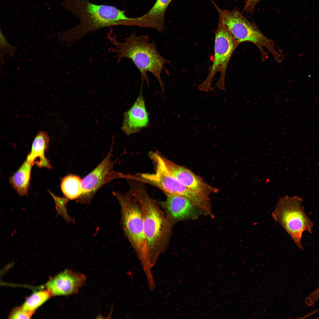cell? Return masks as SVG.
I'll use <instances>...</instances> for the list:
<instances>
[{"label": "cell", "mask_w": 319, "mask_h": 319, "mask_svg": "<svg viewBox=\"0 0 319 319\" xmlns=\"http://www.w3.org/2000/svg\"><path fill=\"white\" fill-rule=\"evenodd\" d=\"M161 155L168 170L180 183L208 201L206 186L197 176L187 169Z\"/></svg>", "instance_id": "4fadbf2b"}, {"label": "cell", "mask_w": 319, "mask_h": 319, "mask_svg": "<svg viewBox=\"0 0 319 319\" xmlns=\"http://www.w3.org/2000/svg\"><path fill=\"white\" fill-rule=\"evenodd\" d=\"M212 1L218 13L219 21L238 43L248 42L254 44L259 49L263 60L268 56L265 49L276 61H282L283 56L273 41L264 35L254 23L248 21L237 8L232 10L222 9Z\"/></svg>", "instance_id": "277c9868"}, {"label": "cell", "mask_w": 319, "mask_h": 319, "mask_svg": "<svg viewBox=\"0 0 319 319\" xmlns=\"http://www.w3.org/2000/svg\"><path fill=\"white\" fill-rule=\"evenodd\" d=\"M63 1L64 7L80 20L77 25L59 34L60 40L68 46L89 32L105 27L132 25L135 20L114 6L97 5L88 0Z\"/></svg>", "instance_id": "6da1fadb"}, {"label": "cell", "mask_w": 319, "mask_h": 319, "mask_svg": "<svg viewBox=\"0 0 319 319\" xmlns=\"http://www.w3.org/2000/svg\"><path fill=\"white\" fill-rule=\"evenodd\" d=\"M50 193L54 200L57 215L61 216L68 222L73 221V219L68 214L66 207V204L69 200L65 196L61 197L51 192Z\"/></svg>", "instance_id": "d6986e66"}, {"label": "cell", "mask_w": 319, "mask_h": 319, "mask_svg": "<svg viewBox=\"0 0 319 319\" xmlns=\"http://www.w3.org/2000/svg\"><path fill=\"white\" fill-rule=\"evenodd\" d=\"M86 280L83 274L68 269L51 279L46 286L52 296L69 295L77 293Z\"/></svg>", "instance_id": "8fae6325"}, {"label": "cell", "mask_w": 319, "mask_h": 319, "mask_svg": "<svg viewBox=\"0 0 319 319\" xmlns=\"http://www.w3.org/2000/svg\"><path fill=\"white\" fill-rule=\"evenodd\" d=\"M34 313L24 309L22 306L14 308L9 316L10 319H30Z\"/></svg>", "instance_id": "44dd1931"}, {"label": "cell", "mask_w": 319, "mask_h": 319, "mask_svg": "<svg viewBox=\"0 0 319 319\" xmlns=\"http://www.w3.org/2000/svg\"><path fill=\"white\" fill-rule=\"evenodd\" d=\"M165 201H158L163 208L167 218L172 225L178 221L197 217L203 210L187 198L175 194H166Z\"/></svg>", "instance_id": "30bf717a"}, {"label": "cell", "mask_w": 319, "mask_h": 319, "mask_svg": "<svg viewBox=\"0 0 319 319\" xmlns=\"http://www.w3.org/2000/svg\"><path fill=\"white\" fill-rule=\"evenodd\" d=\"M32 166L26 160L14 174L9 178V183L19 196L28 193Z\"/></svg>", "instance_id": "2e32d148"}, {"label": "cell", "mask_w": 319, "mask_h": 319, "mask_svg": "<svg viewBox=\"0 0 319 319\" xmlns=\"http://www.w3.org/2000/svg\"><path fill=\"white\" fill-rule=\"evenodd\" d=\"M261 0H246L243 10L246 12L251 13L255 9L256 5Z\"/></svg>", "instance_id": "603a6c76"}, {"label": "cell", "mask_w": 319, "mask_h": 319, "mask_svg": "<svg viewBox=\"0 0 319 319\" xmlns=\"http://www.w3.org/2000/svg\"><path fill=\"white\" fill-rule=\"evenodd\" d=\"M49 142L50 138L46 132L42 131L38 132L35 137L31 152L26 160L32 165L36 164L40 168H51L49 161L45 155Z\"/></svg>", "instance_id": "5bb4252c"}, {"label": "cell", "mask_w": 319, "mask_h": 319, "mask_svg": "<svg viewBox=\"0 0 319 319\" xmlns=\"http://www.w3.org/2000/svg\"><path fill=\"white\" fill-rule=\"evenodd\" d=\"M52 295L47 289L36 292L28 297L22 305L25 310L34 313Z\"/></svg>", "instance_id": "ac0fdd59"}, {"label": "cell", "mask_w": 319, "mask_h": 319, "mask_svg": "<svg viewBox=\"0 0 319 319\" xmlns=\"http://www.w3.org/2000/svg\"><path fill=\"white\" fill-rule=\"evenodd\" d=\"M319 299V286L310 293L305 300V302L308 306H313L315 302Z\"/></svg>", "instance_id": "7402d4cb"}, {"label": "cell", "mask_w": 319, "mask_h": 319, "mask_svg": "<svg viewBox=\"0 0 319 319\" xmlns=\"http://www.w3.org/2000/svg\"><path fill=\"white\" fill-rule=\"evenodd\" d=\"M110 40L116 47L110 51L115 52L117 62L123 58L131 60L139 71L142 82L149 83L148 73L152 74L157 80L164 93L165 84L161 77L166 64L169 62L158 51L154 41H150L147 35L131 34L122 42H119L113 37Z\"/></svg>", "instance_id": "3957f363"}, {"label": "cell", "mask_w": 319, "mask_h": 319, "mask_svg": "<svg viewBox=\"0 0 319 319\" xmlns=\"http://www.w3.org/2000/svg\"><path fill=\"white\" fill-rule=\"evenodd\" d=\"M82 180L79 176L72 174L67 175L62 179L61 189L65 197L69 201H76L82 195Z\"/></svg>", "instance_id": "e0dca14e"}, {"label": "cell", "mask_w": 319, "mask_h": 319, "mask_svg": "<svg viewBox=\"0 0 319 319\" xmlns=\"http://www.w3.org/2000/svg\"><path fill=\"white\" fill-rule=\"evenodd\" d=\"M172 0H157L146 14L139 17L142 27H151L162 31L164 28V17L167 9Z\"/></svg>", "instance_id": "9a60e30c"}, {"label": "cell", "mask_w": 319, "mask_h": 319, "mask_svg": "<svg viewBox=\"0 0 319 319\" xmlns=\"http://www.w3.org/2000/svg\"><path fill=\"white\" fill-rule=\"evenodd\" d=\"M114 137L108 154L92 171L82 180V193L75 201L81 203L89 204L97 191L104 185L117 178H126V175L113 169L114 162L112 159Z\"/></svg>", "instance_id": "9c48e42d"}, {"label": "cell", "mask_w": 319, "mask_h": 319, "mask_svg": "<svg viewBox=\"0 0 319 319\" xmlns=\"http://www.w3.org/2000/svg\"><path fill=\"white\" fill-rule=\"evenodd\" d=\"M239 44L233 38L224 25L219 21L215 32L214 54L213 63L209 68L205 80L199 85L200 90L208 92L213 89L211 84L217 73L220 76L217 83L218 88L224 90L225 80L227 67L230 58Z\"/></svg>", "instance_id": "52a82bcc"}, {"label": "cell", "mask_w": 319, "mask_h": 319, "mask_svg": "<svg viewBox=\"0 0 319 319\" xmlns=\"http://www.w3.org/2000/svg\"><path fill=\"white\" fill-rule=\"evenodd\" d=\"M16 48L10 45L0 30V61L3 64L5 56L8 55L13 57Z\"/></svg>", "instance_id": "ffe728a7"}, {"label": "cell", "mask_w": 319, "mask_h": 319, "mask_svg": "<svg viewBox=\"0 0 319 319\" xmlns=\"http://www.w3.org/2000/svg\"><path fill=\"white\" fill-rule=\"evenodd\" d=\"M142 86L135 101L124 114L121 129L127 135L139 132L147 127L149 123V114L143 94Z\"/></svg>", "instance_id": "7c38bea8"}, {"label": "cell", "mask_w": 319, "mask_h": 319, "mask_svg": "<svg viewBox=\"0 0 319 319\" xmlns=\"http://www.w3.org/2000/svg\"><path fill=\"white\" fill-rule=\"evenodd\" d=\"M303 200L297 196H285L280 199L272 216L291 237L298 248L303 249L301 243L303 233L311 234L313 227L302 205Z\"/></svg>", "instance_id": "8992f818"}, {"label": "cell", "mask_w": 319, "mask_h": 319, "mask_svg": "<svg viewBox=\"0 0 319 319\" xmlns=\"http://www.w3.org/2000/svg\"><path fill=\"white\" fill-rule=\"evenodd\" d=\"M161 154L151 152L149 157L155 167L154 173H145L141 177L147 182L153 184L166 194H175L184 196L196 205L202 203V198L180 183L168 170L163 161Z\"/></svg>", "instance_id": "ba28073f"}, {"label": "cell", "mask_w": 319, "mask_h": 319, "mask_svg": "<svg viewBox=\"0 0 319 319\" xmlns=\"http://www.w3.org/2000/svg\"><path fill=\"white\" fill-rule=\"evenodd\" d=\"M129 183L130 190L141 211L150 261H154L168 247L172 226L157 201L149 196L144 185Z\"/></svg>", "instance_id": "7a4b0ae2"}, {"label": "cell", "mask_w": 319, "mask_h": 319, "mask_svg": "<svg viewBox=\"0 0 319 319\" xmlns=\"http://www.w3.org/2000/svg\"><path fill=\"white\" fill-rule=\"evenodd\" d=\"M113 194L121 207V224L124 234L139 258L145 263L150 262L143 219L139 205L131 191L123 194Z\"/></svg>", "instance_id": "5b68a950"}]
</instances>
